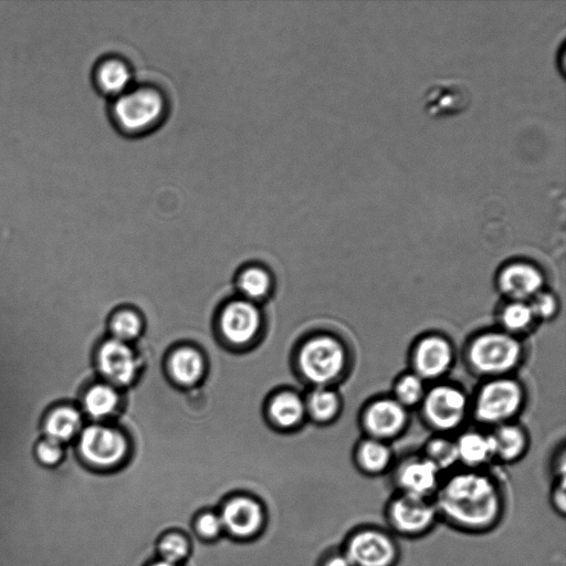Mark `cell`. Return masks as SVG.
Masks as SVG:
<instances>
[{"mask_svg": "<svg viewBox=\"0 0 566 566\" xmlns=\"http://www.w3.org/2000/svg\"><path fill=\"white\" fill-rule=\"evenodd\" d=\"M83 428V415L75 405L60 403L52 407L42 422L43 437L64 446L72 443Z\"/></svg>", "mask_w": 566, "mask_h": 566, "instance_id": "cell-17", "label": "cell"}, {"mask_svg": "<svg viewBox=\"0 0 566 566\" xmlns=\"http://www.w3.org/2000/svg\"><path fill=\"white\" fill-rule=\"evenodd\" d=\"M524 391L520 382L507 377H496L482 386L475 403V418L486 424L506 423L522 408Z\"/></svg>", "mask_w": 566, "mask_h": 566, "instance_id": "cell-7", "label": "cell"}, {"mask_svg": "<svg viewBox=\"0 0 566 566\" xmlns=\"http://www.w3.org/2000/svg\"><path fill=\"white\" fill-rule=\"evenodd\" d=\"M75 450L82 463L88 469L111 472L123 464L127 443L119 431L93 423L82 428Z\"/></svg>", "mask_w": 566, "mask_h": 566, "instance_id": "cell-6", "label": "cell"}, {"mask_svg": "<svg viewBox=\"0 0 566 566\" xmlns=\"http://www.w3.org/2000/svg\"><path fill=\"white\" fill-rule=\"evenodd\" d=\"M454 352L450 342L438 334L422 337L415 346L412 366L423 380L443 376L453 363Z\"/></svg>", "mask_w": 566, "mask_h": 566, "instance_id": "cell-12", "label": "cell"}, {"mask_svg": "<svg viewBox=\"0 0 566 566\" xmlns=\"http://www.w3.org/2000/svg\"><path fill=\"white\" fill-rule=\"evenodd\" d=\"M423 416L439 431H450L460 426L468 410L464 392L451 385H437L427 390L422 400Z\"/></svg>", "mask_w": 566, "mask_h": 566, "instance_id": "cell-10", "label": "cell"}, {"mask_svg": "<svg viewBox=\"0 0 566 566\" xmlns=\"http://www.w3.org/2000/svg\"><path fill=\"white\" fill-rule=\"evenodd\" d=\"M408 421L407 408L394 397H384L370 402L363 416V423L369 438L385 441L397 437Z\"/></svg>", "mask_w": 566, "mask_h": 566, "instance_id": "cell-13", "label": "cell"}, {"mask_svg": "<svg viewBox=\"0 0 566 566\" xmlns=\"http://www.w3.org/2000/svg\"><path fill=\"white\" fill-rule=\"evenodd\" d=\"M65 447L55 440L42 437L34 447V457L42 467L55 468L64 459Z\"/></svg>", "mask_w": 566, "mask_h": 566, "instance_id": "cell-32", "label": "cell"}, {"mask_svg": "<svg viewBox=\"0 0 566 566\" xmlns=\"http://www.w3.org/2000/svg\"><path fill=\"white\" fill-rule=\"evenodd\" d=\"M442 473L424 455L403 459L392 472L395 492L433 499Z\"/></svg>", "mask_w": 566, "mask_h": 566, "instance_id": "cell-11", "label": "cell"}, {"mask_svg": "<svg viewBox=\"0 0 566 566\" xmlns=\"http://www.w3.org/2000/svg\"><path fill=\"white\" fill-rule=\"evenodd\" d=\"M224 528V534L235 539L255 537L265 523L262 503L248 494H232L224 499L217 509Z\"/></svg>", "mask_w": 566, "mask_h": 566, "instance_id": "cell-9", "label": "cell"}, {"mask_svg": "<svg viewBox=\"0 0 566 566\" xmlns=\"http://www.w3.org/2000/svg\"><path fill=\"white\" fill-rule=\"evenodd\" d=\"M433 502L440 522L469 535L495 530L506 510L501 483L482 470L463 469L442 479Z\"/></svg>", "mask_w": 566, "mask_h": 566, "instance_id": "cell-1", "label": "cell"}, {"mask_svg": "<svg viewBox=\"0 0 566 566\" xmlns=\"http://www.w3.org/2000/svg\"><path fill=\"white\" fill-rule=\"evenodd\" d=\"M458 463L464 469L481 470L493 460L490 434L479 431H467L455 440Z\"/></svg>", "mask_w": 566, "mask_h": 566, "instance_id": "cell-20", "label": "cell"}, {"mask_svg": "<svg viewBox=\"0 0 566 566\" xmlns=\"http://www.w3.org/2000/svg\"><path fill=\"white\" fill-rule=\"evenodd\" d=\"M270 410L276 423L291 427L301 420L304 407L297 396L285 392L275 397Z\"/></svg>", "mask_w": 566, "mask_h": 566, "instance_id": "cell-27", "label": "cell"}, {"mask_svg": "<svg viewBox=\"0 0 566 566\" xmlns=\"http://www.w3.org/2000/svg\"><path fill=\"white\" fill-rule=\"evenodd\" d=\"M339 546L353 566H398L401 559L399 538L385 526L352 528Z\"/></svg>", "mask_w": 566, "mask_h": 566, "instance_id": "cell-3", "label": "cell"}, {"mask_svg": "<svg viewBox=\"0 0 566 566\" xmlns=\"http://www.w3.org/2000/svg\"><path fill=\"white\" fill-rule=\"evenodd\" d=\"M308 409L316 420H329L339 410V398L333 390L317 388L308 398Z\"/></svg>", "mask_w": 566, "mask_h": 566, "instance_id": "cell-30", "label": "cell"}, {"mask_svg": "<svg viewBox=\"0 0 566 566\" xmlns=\"http://www.w3.org/2000/svg\"><path fill=\"white\" fill-rule=\"evenodd\" d=\"M95 80L105 94L115 98L132 86L133 72L125 60L112 56L97 65Z\"/></svg>", "mask_w": 566, "mask_h": 566, "instance_id": "cell-22", "label": "cell"}, {"mask_svg": "<svg viewBox=\"0 0 566 566\" xmlns=\"http://www.w3.org/2000/svg\"><path fill=\"white\" fill-rule=\"evenodd\" d=\"M96 367L111 382L126 385L136 371V361L130 348L116 338L105 340L96 353Z\"/></svg>", "mask_w": 566, "mask_h": 566, "instance_id": "cell-15", "label": "cell"}, {"mask_svg": "<svg viewBox=\"0 0 566 566\" xmlns=\"http://www.w3.org/2000/svg\"><path fill=\"white\" fill-rule=\"evenodd\" d=\"M190 542L179 531H168L157 541V558L180 566L190 555Z\"/></svg>", "mask_w": 566, "mask_h": 566, "instance_id": "cell-24", "label": "cell"}, {"mask_svg": "<svg viewBox=\"0 0 566 566\" xmlns=\"http://www.w3.org/2000/svg\"><path fill=\"white\" fill-rule=\"evenodd\" d=\"M354 461L361 473L377 476L390 469L392 452L385 441L368 438L357 446Z\"/></svg>", "mask_w": 566, "mask_h": 566, "instance_id": "cell-21", "label": "cell"}, {"mask_svg": "<svg viewBox=\"0 0 566 566\" xmlns=\"http://www.w3.org/2000/svg\"><path fill=\"white\" fill-rule=\"evenodd\" d=\"M195 534L203 542H212L224 534L223 524L217 509L198 512L192 520Z\"/></svg>", "mask_w": 566, "mask_h": 566, "instance_id": "cell-31", "label": "cell"}, {"mask_svg": "<svg viewBox=\"0 0 566 566\" xmlns=\"http://www.w3.org/2000/svg\"><path fill=\"white\" fill-rule=\"evenodd\" d=\"M240 289L250 297H260L264 295L269 287V277L260 269H249L240 277Z\"/></svg>", "mask_w": 566, "mask_h": 566, "instance_id": "cell-34", "label": "cell"}, {"mask_svg": "<svg viewBox=\"0 0 566 566\" xmlns=\"http://www.w3.org/2000/svg\"><path fill=\"white\" fill-rule=\"evenodd\" d=\"M467 356L474 371L496 378L517 366L522 358V345L515 335L491 331L472 339Z\"/></svg>", "mask_w": 566, "mask_h": 566, "instance_id": "cell-5", "label": "cell"}, {"mask_svg": "<svg viewBox=\"0 0 566 566\" xmlns=\"http://www.w3.org/2000/svg\"><path fill=\"white\" fill-rule=\"evenodd\" d=\"M346 365L343 344L332 336H318L307 342L300 354V366L307 379L326 385L337 379Z\"/></svg>", "mask_w": 566, "mask_h": 566, "instance_id": "cell-8", "label": "cell"}, {"mask_svg": "<svg viewBox=\"0 0 566 566\" xmlns=\"http://www.w3.org/2000/svg\"><path fill=\"white\" fill-rule=\"evenodd\" d=\"M500 321L504 332L514 335L527 329L535 317L528 302L511 301L503 307Z\"/></svg>", "mask_w": 566, "mask_h": 566, "instance_id": "cell-26", "label": "cell"}, {"mask_svg": "<svg viewBox=\"0 0 566 566\" xmlns=\"http://www.w3.org/2000/svg\"><path fill=\"white\" fill-rule=\"evenodd\" d=\"M384 518L389 532L407 539L422 538L440 523L433 499L399 492L386 502Z\"/></svg>", "mask_w": 566, "mask_h": 566, "instance_id": "cell-4", "label": "cell"}, {"mask_svg": "<svg viewBox=\"0 0 566 566\" xmlns=\"http://www.w3.org/2000/svg\"><path fill=\"white\" fill-rule=\"evenodd\" d=\"M258 325V311L250 303L233 302L222 313V332L232 343L248 342L255 334Z\"/></svg>", "mask_w": 566, "mask_h": 566, "instance_id": "cell-18", "label": "cell"}, {"mask_svg": "<svg viewBox=\"0 0 566 566\" xmlns=\"http://www.w3.org/2000/svg\"><path fill=\"white\" fill-rule=\"evenodd\" d=\"M423 455L431 461L441 473L450 470L458 463L455 441L442 437L429 441Z\"/></svg>", "mask_w": 566, "mask_h": 566, "instance_id": "cell-28", "label": "cell"}, {"mask_svg": "<svg viewBox=\"0 0 566 566\" xmlns=\"http://www.w3.org/2000/svg\"><path fill=\"white\" fill-rule=\"evenodd\" d=\"M394 392V398L405 408L412 407L424 398V380L415 373L406 374L397 380Z\"/></svg>", "mask_w": 566, "mask_h": 566, "instance_id": "cell-29", "label": "cell"}, {"mask_svg": "<svg viewBox=\"0 0 566 566\" xmlns=\"http://www.w3.org/2000/svg\"><path fill=\"white\" fill-rule=\"evenodd\" d=\"M170 369L179 382L192 384L202 373L201 356L191 348H181L172 355Z\"/></svg>", "mask_w": 566, "mask_h": 566, "instance_id": "cell-25", "label": "cell"}, {"mask_svg": "<svg viewBox=\"0 0 566 566\" xmlns=\"http://www.w3.org/2000/svg\"><path fill=\"white\" fill-rule=\"evenodd\" d=\"M565 475L555 476L551 492L549 503L557 515L564 516L566 513V484Z\"/></svg>", "mask_w": 566, "mask_h": 566, "instance_id": "cell-36", "label": "cell"}, {"mask_svg": "<svg viewBox=\"0 0 566 566\" xmlns=\"http://www.w3.org/2000/svg\"><path fill=\"white\" fill-rule=\"evenodd\" d=\"M533 311L534 317L541 319H547L555 315L557 311L556 297L545 291H541L531 301H528Z\"/></svg>", "mask_w": 566, "mask_h": 566, "instance_id": "cell-35", "label": "cell"}, {"mask_svg": "<svg viewBox=\"0 0 566 566\" xmlns=\"http://www.w3.org/2000/svg\"><path fill=\"white\" fill-rule=\"evenodd\" d=\"M469 93L457 83H437L423 95L426 112L434 118H446L462 113L469 105Z\"/></svg>", "mask_w": 566, "mask_h": 566, "instance_id": "cell-16", "label": "cell"}, {"mask_svg": "<svg viewBox=\"0 0 566 566\" xmlns=\"http://www.w3.org/2000/svg\"><path fill=\"white\" fill-rule=\"evenodd\" d=\"M493 460L513 463L522 458L527 447V438L521 427L512 423L496 426L490 434Z\"/></svg>", "mask_w": 566, "mask_h": 566, "instance_id": "cell-19", "label": "cell"}, {"mask_svg": "<svg viewBox=\"0 0 566 566\" xmlns=\"http://www.w3.org/2000/svg\"><path fill=\"white\" fill-rule=\"evenodd\" d=\"M167 102L155 86H130L114 98L112 115L116 126L126 134L140 135L154 129L166 115Z\"/></svg>", "mask_w": 566, "mask_h": 566, "instance_id": "cell-2", "label": "cell"}, {"mask_svg": "<svg viewBox=\"0 0 566 566\" xmlns=\"http://www.w3.org/2000/svg\"><path fill=\"white\" fill-rule=\"evenodd\" d=\"M117 401L118 396L113 387L105 384H95L84 390L80 405L85 415L97 420L111 415Z\"/></svg>", "mask_w": 566, "mask_h": 566, "instance_id": "cell-23", "label": "cell"}, {"mask_svg": "<svg viewBox=\"0 0 566 566\" xmlns=\"http://www.w3.org/2000/svg\"><path fill=\"white\" fill-rule=\"evenodd\" d=\"M111 329L118 340H128L136 337L140 331L138 317L128 312H120L111 322Z\"/></svg>", "mask_w": 566, "mask_h": 566, "instance_id": "cell-33", "label": "cell"}, {"mask_svg": "<svg viewBox=\"0 0 566 566\" xmlns=\"http://www.w3.org/2000/svg\"><path fill=\"white\" fill-rule=\"evenodd\" d=\"M316 566H353L340 546L332 545L319 556Z\"/></svg>", "mask_w": 566, "mask_h": 566, "instance_id": "cell-37", "label": "cell"}, {"mask_svg": "<svg viewBox=\"0 0 566 566\" xmlns=\"http://www.w3.org/2000/svg\"><path fill=\"white\" fill-rule=\"evenodd\" d=\"M147 566H178V565H174V564H170V563H167L165 560L157 558V559L153 560L151 563H149Z\"/></svg>", "mask_w": 566, "mask_h": 566, "instance_id": "cell-38", "label": "cell"}, {"mask_svg": "<svg viewBox=\"0 0 566 566\" xmlns=\"http://www.w3.org/2000/svg\"><path fill=\"white\" fill-rule=\"evenodd\" d=\"M544 273L527 261H513L502 268L497 283L511 301L528 302L543 291Z\"/></svg>", "mask_w": 566, "mask_h": 566, "instance_id": "cell-14", "label": "cell"}]
</instances>
